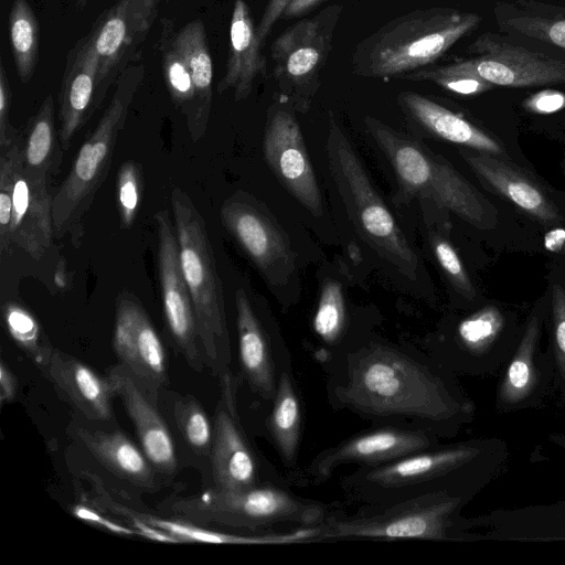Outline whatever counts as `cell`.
<instances>
[{
	"instance_id": "5",
	"label": "cell",
	"mask_w": 565,
	"mask_h": 565,
	"mask_svg": "<svg viewBox=\"0 0 565 565\" xmlns=\"http://www.w3.org/2000/svg\"><path fill=\"white\" fill-rule=\"evenodd\" d=\"M180 264L196 316L205 366L220 376L231 370L232 351L222 284L203 216L180 188L171 192Z\"/></svg>"
},
{
	"instance_id": "33",
	"label": "cell",
	"mask_w": 565,
	"mask_h": 565,
	"mask_svg": "<svg viewBox=\"0 0 565 565\" xmlns=\"http://www.w3.org/2000/svg\"><path fill=\"white\" fill-rule=\"evenodd\" d=\"M54 102L49 94L39 110L29 119L22 139V167L33 180L47 183L58 173L63 147L55 126Z\"/></svg>"
},
{
	"instance_id": "16",
	"label": "cell",
	"mask_w": 565,
	"mask_h": 565,
	"mask_svg": "<svg viewBox=\"0 0 565 565\" xmlns=\"http://www.w3.org/2000/svg\"><path fill=\"white\" fill-rule=\"evenodd\" d=\"M158 3L159 0H119L94 22L89 35L98 56L104 96L128 64L140 58L138 49L158 15Z\"/></svg>"
},
{
	"instance_id": "47",
	"label": "cell",
	"mask_w": 565,
	"mask_h": 565,
	"mask_svg": "<svg viewBox=\"0 0 565 565\" xmlns=\"http://www.w3.org/2000/svg\"><path fill=\"white\" fill-rule=\"evenodd\" d=\"M290 0H269L263 17L256 26V34L260 43L269 35L274 24L281 18L284 10Z\"/></svg>"
},
{
	"instance_id": "40",
	"label": "cell",
	"mask_w": 565,
	"mask_h": 565,
	"mask_svg": "<svg viewBox=\"0 0 565 565\" xmlns=\"http://www.w3.org/2000/svg\"><path fill=\"white\" fill-rule=\"evenodd\" d=\"M142 199V174L134 160L124 162L117 177V206L121 228H129L138 214Z\"/></svg>"
},
{
	"instance_id": "45",
	"label": "cell",
	"mask_w": 565,
	"mask_h": 565,
	"mask_svg": "<svg viewBox=\"0 0 565 565\" xmlns=\"http://www.w3.org/2000/svg\"><path fill=\"white\" fill-rule=\"evenodd\" d=\"M12 92L3 63L0 64V148L10 145L19 135L9 121Z\"/></svg>"
},
{
	"instance_id": "30",
	"label": "cell",
	"mask_w": 565,
	"mask_h": 565,
	"mask_svg": "<svg viewBox=\"0 0 565 565\" xmlns=\"http://www.w3.org/2000/svg\"><path fill=\"white\" fill-rule=\"evenodd\" d=\"M493 13L503 33L565 53L564 7L535 0L501 1Z\"/></svg>"
},
{
	"instance_id": "35",
	"label": "cell",
	"mask_w": 565,
	"mask_h": 565,
	"mask_svg": "<svg viewBox=\"0 0 565 565\" xmlns=\"http://www.w3.org/2000/svg\"><path fill=\"white\" fill-rule=\"evenodd\" d=\"M9 36L17 73L29 83L39 61V23L26 0H13L9 19Z\"/></svg>"
},
{
	"instance_id": "25",
	"label": "cell",
	"mask_w": 565,
	"mask_h": 565,
	"mask_svg": "<svg viewBox=\"0 0 565 565\" xmlns=\"http://www.w3.org/2000/svg\"><path fill=\"white\" fill-rule=\"evenodd\" d=\"M40 371L78 415L93 422H113V398L117 396L107 375L56 348Z\"/></svg>"
},
{
	"instance_id": "38",
	"label": "cell",
	"mask_w": 565,
	"mask_h": 565,
	"mask_svg": "<svg viewBox=\"0 0 565 565\" xmlns=\"http://www.w3.org/2000/svg\"><path fill=\"white\" fill-rule=\"evenodd\" d=\"M348 318L341 285L335 280L323 284L313 315L312 328L320 341L330 349L343 344ZM331 352V351H330Z\"/></svg>"
},
{
	"instance_id": "28",
	"label": "cell",
	"mask_w": 565,
	"mask_h": 565,
	"mask_svg": "<svg viewBox=\"0 0 565 565\" xmlns=\"http://www.w3.org/2000/svg\"><path fill=\"white\" fill-rule=\"evenodd\" d=\"M260 45L248 4L245 0H236L231 18L226 70L217 85L218 93L233 89L236 102L248 97L256 77L266 73Z\"/></svg>"
},
{
	"instance_id": "10",
	"label": "cell",
	"mask_w": 565,
	"mask_h": 565,
	"mask_svg": "<svg viewBox=\"0 0 565 565\" xmlns=\"http://www.w3.org/2000/svg\"><path fill=\"white\" fill-rule=\"evenodd\" d=\"M342 7L332 4L285 30L271 45L274 78L281 102L306 113L320 86Z\"/></svg>"
},
{
	"instance_id": "31",
	"label": "cell",
	"mask_w": 565,
	"mask_h": 565,
	"mask_svg": "<svg viewBox=\"0 0 565 565\" xmlns=\"http://www.w3.org/2000/svg\"><path fill=\"white\" fill-rule=\"evenodd\" d=\"M302 419L301 396L290 366L280 372L265 420L269 439L284 467L289 470L298 469Z\"/></svg>"
},
{
	"instance_id": "14",
	"label": "cell",
	"mask_w": 565,
	"mask_h": 565,
	"mask_svg": "<svg viewBox=\"0 0 565 565\" xmlns=\"http://www.w3.org/2000/svg\"><path fill=\"white\" fill-rule=\"evenodd\" d=\"M158 228V270L166 324L170 338L189 366L205 367L192 299L183 277L174 224L167 210L154 214Z\"/></svg>"
},
{
	"instance_id": "7",
	"label": "cell",
	"mask_w": 565,
	"mask_h": 565,
	"mask_svg": "<svg viewBox=\"0 0 565 565\" xmlns=\"http://www.w3.org/2000/svg\"><path fill=\"white\" fill-rule=\"evenodd\" d=\"M365 125L405 193L449 210L473 226H493L491 204L443 157L375 118L366 117Z\"/></svg>"
},
{
	"instance_id": "46",
	"label": "cell",
	"mask_w": 565,
	"mask_h": 565,
	"mask_svg": "<svg viewBox=\"0 0 565 565\" xmlns=\"http://www.w3.org/2000/svg\"><path fill=\"white\" fill-rule=\"evenodd\" d=\"M524 107L534 114L546 115L565 107V94L558 90H541L524 100Z\"/></svg>"
},
{
	"instance_id": "4",
	"label": "cell",
	"mask_w": 565,
	"mask_h": 565,
	"mask_svg": "<svg viewBox=\"0 0 565 565\" xmlns=\"http://www.w3.org/2000/svg\"><path fill=\"white\" fill-rule=\"evenodd\" d=\"M482 451L475 441L438 444L385 465L356 468L343 476L339 486L348 499L362 507L440 492L463 497V487Z\"/></svg>"
},
{
	"instance_id": "37",
	"label": "cell",
	"mask_w": 565,
	"mask_h": 565,
	"mask_svg": "<svg viewBox=\"0 0 565 565\" xmlns=\"http://www.w3.org/2000/svg\"><path fill=\"white\" fill-rule=\"evenodd\" d=\"M8 333L39 370L50 361L55 348L42 330L36 318L23 306L8 301L2 306Z\"/></svg>"
},
{
	"instance_id": "9",
	"label": "cell",
	"mask_w": 565,
	"mask_h": 565,
	"mask_svg": "<svg viewBox=\"0 0 565 565\" xmlns=\"http://www.w3.org/2000/svg\"><path fill=\"white\" fill-rule=\"evenodd\" d=\"M463 501L465 497L440 492L363 505L352 514L337 509L321 524L322 541L456 540Z\"/></svg>"
},
{
	"instance_id": "18",
	"label": "cell",
	"mask_w": 565,
	"mask_h": 565,
	"mask_svg": "<svg viewBox=\"0 0 565 565\" xmlns=\"http://www.w3.org/2000/svg\"><path fill=\"white\" fill-rule=\"evenodd\" d=\"M268 167L287 191L310 213L320 216L322 196L302 132L291 110L274 105L264 136Z\"/></svg>"
},
{
	"instance_id": "3",
	"label": "cell",
	"mask_w": 565,
	"mask_h": 565,
	"mask_svg": "<svg viewBox=\"0 0 565 565\" xmlns=\"http://www.w3.org/2000/svg\"><path fill=\"white\" fill-rule=\"evenodd\" d=\"M478 13L454 8H430L394 19L362 41L353 56L359 75L402 77L425 68L476 30Z\"/></svg>"
},
{
	"instance_id": "6",
	"label": "cell",
	"mask_w": 565,
	"mask_h": 565,
	"mask_svg": "<svg viewBox=\"0 0 565 565\" xmlns=\"http://www.w3.org/2000/svg\"><path fill=\"white\" fill-rule=\"evenodd\" d=\"M142 76V65L128 66L120 74L107 108L53 195L54 236H68L75 247L82 243L87 213L108 174L118 135Z\"/></svg>"
},
{
	"instance_id": "13",
	"label": "cell",
	"mask_w": 565,
	"mask_h": 565,
	"mask_svg": "<svg viewBox=\"0 0 565 565\" xmlns=\"http://www.w3.org/2000/svg\"><path fill=\"white\" fill-rule=\"evenodd\" d=\"M438 444L439 436L433 431L381 424L318 452L300 478L321 484L343 466L377 467Z\"/></svg>"
},
{
	"instance_id": "49",
	"label": "cell",
	"mask_w": 565,
	"mask_h": 565,
	"mask_svg": "<svg viewBox=\"0 0 565 565\" xmlns=\"http://www.w3.org/2000/svg\"><path fill=\"white\" fill-rule=\"evenodd\" d=\"M323 0H290L280 19H294L311 11Z\"/></svg>"
},
{
	"instance_id": "8",
	"label": "cell",
	"mask_w": 565,
	"mask_h": 565,
	"mask_svg": "<svg viewBox=\"0 0 565 565\" xmlns=\"http://www.w3.org/2000/svg\"><path fill=\"white\" fill-rule=\"evenodd\" d=\"M328 166L348 215L359 235L384 260L415 278L419 259L379 195L343 130L332 119L326 143Z\"/></svg>"
},
{
	"instance_id": "19",
	"label": "cell",
	"mask_w": 565,
	"mask_h": 565,
	"mask_svg": "<svg viewBox=\"0 0 565 565\" xmlns=\"http://www.w3.org/2000/svg\"><path fill=\"white\" fill-rule=\"evenodd\" d=\"M235 309L242 379L258 399L270 404L280 372L291 366L288 351L273 340L244 289L235 294Z\"/></svg>"
},
{
	"instance_id": "42",
	"label": "cell",
	"mask_w": 565,
	"mask_h": 565,
	"mask_svg": "<svg viewBox=\"0 0 565 565\" xmlns=\"http://www.w3.org/2000/svg\"><path fill=\"white\" fill-rule=\"evenodd\" d=\"M12 142L4 148H0V252L2 255L9 254L12 248L10 238L13 183Z\"/></svg>"
},
{
	"instance_id": "23",
	"label": "cell",
	"mask_w": 565,
	"mask_h": 565,
	"mask_svg": "<svg viewBox=\"0 0 565 565\" xmlns=\"http://www.w3.org/2000/svg\"><path fill=\"white\" fill-rule=\"evenodd\" d=\"M99 62L89 33L68 51L58 94V136L67 150L75 135L104 100L98 79Z\"/></svg>"
},
{
	"instance_id": "24",
	"label": "cell",
	"mask_w": 565,
	"mask_h": 565,
	"mask_svg": "<svg viewBox=\"0 0 565 565\" xmlns=\"http://www.w3.org/2000/svg\"><path fill=\"white\" fill-rule=\"evenodd\" d=\"M504 328L501 310L486 306L459 321L450 344L428 348V355L450 372H490L502 363L494 351Z\"/></svg>"
},
{
	"instance_id": "41",
	"label": "cell",
	"mask_w": 565,
	"mask_h": 565,
	"mask_svg": "<svg viewBox=\"0 0 565 565\" xmlns=\"http://www.w3.org/2000/svg\"><path fill=\"white\" fill-rule=\"evenodd\" d=\"M434 255L454 288L468 299H475L473 285L452 245L434 235L430 239Z\"/></svg>"
},
{
	"instance_id": "1",
	"label": "cell",
	"mask_w": 565,
	"mask_h": 565,
	"mask_svg": "<svg viewBox=\"0 0 565 565\" xmlns=\"http://www.w3.org/2000/svg\"><path fill=\"white\" fill-rule=\"evenodd\" d=\"M335 409L383 425L454 435L472 415L451 372L428 354L372 339L322 360Z\"/></svg>"
},
{
	"instance_id": "50",
	"label": "cell",
	"mask_w": 565,
	"mask_h": 565,
	"mask_svg": "<svg viewBox=\"0 0 565 565\" xmlns=\"http://www.w3.org/2000/svg\"><path fill=\"white\" fill-rule=\"evenodd\" d=\"M544 247L551 253H561L565 247V230L561 227L546 232Z\"/></svg>"
},
{
	"instance_id": "39",
	"label": "cell",
	"mask_w": 565,
	"mask_h": 565,
	"mask_svg": "<svg viewBox=\"0 0 565 565\" xmlns=\"http://www.w3.org/2000/svg\"><path fill=\"white\" fill-rule=\"evenodd\" d=\"M401 78L411 81H430L446 90L465 96L479 95L495 87L476 75L455 71L448 65L433 68H420L405 74Z\"/></svg>"
},
{
	"instance_id": "22",
	"label": "cell",
	"mask_w": 565,
	"mask_h": 565,
	"mask_svg": "<svg viewBox=\"0 0 565 565\" xmlns=\"http://www.w3.org/2000/svg\"><path fill=\"white\" fill-rule=\"evenodd\" d=\"M12 214L10 238L34 259H39L51 245L54 236L52 203L53 195L47 183L31 179L22 167V138L12 142Z\"/></svg>"
},
{
	"instance_id": "44",
	"label": "cell",
	"mask_w": 565,
	"mask_h": 565,
	"mask_svg": "<svg viewBox=\"0 0 565 565\" xmlns=\"http://www.w3.org/2000/svg\"><path fill=\"white\" fill-rule=\"evenodd\" d=\"M72 513L98 527V529H103L107 532H110V533H114V534H117V535H121V536H126V537H132V536H139L140 537V534L137 530H135L134 527L129 526L128 524L121 522L120 520L109 515V514H106L99 510H97L96 508L92 507L90 504L84 502V501H81L76 504H74L71 509Z\"/></svg>"
},
{
	"instance_id": "29",
	"label": "cell",
	"mask_w": 565,
	"mask_h": 565,
	"mask_svg": "<svg viewBox=\"0 0 565 565\" xmlns=\"http://www.w3.org/2000/svg\"><path fill=\"white\" fill-rule=\"evenodd\" d=\"M398 103L413 121L436 138L494 156L504 151L479 127L424 95L403 92L398 95Z\"/></svg>"
},
{
	"instance_id": "26",
	"label": "cell",
	"mask_w": 565,
	"mask_h": 565,
	"mask_svg": "<svg viewBox=\"0 0 565 565\" xmlns=\"http://www.w3.org/2000/svg\"><path fill=\"white\" fill-rule=\"evenodd\" d=\"M542 319L533 315L511 356L498 388V405L503 409L529 406L546 388L552 358L539 352Z\"/></svg>"
},
{
	"instance_id": "43",
	"label": "cell",
	"mask_w": 565,
	"mask_h": 565,
	"mask_svg": "<svg viewBox=\"0 0 565 565\" xmlns=\"http://www.w3.org/2000/svg\"><path fill=\"white\" fill-rule=\"evenodd\" d=\"M552 349L553 364L565 393V289L555 284L552 288Z\"/></svg>"
},
{
	"instance_id": "32",
	"label": "cell",
	"mask_w": 565,
	"mask_h": 565,
	"mask_svg": "<svg viewBox=\"0 0 565 565\" xmlns=\"http://www.w3.org/2000/svg\"><path fill=\"white\" fill-rule=\"evenodd\" d=\"M173 41L189 66L195 86V109L188 126L191 139L196 142L205 134L212 108L213 61L205 28L201 21H191L179 31L173 30Z\"/></svg>"
},
{
	"instance_id": "12",
	"label": "cell",
	"mask_w": 565,
	"mask_h": 565,
	"mask_svg": "<svg viewBox=\"0 0 565 565\" xmlns=\"http://www.w3.org/2000/svg\"><path fill=\"white\" fill-rule=\"evenodd\" d=\"M468 52L473 56L448 66L494 86L520 88L565 83L564 58L530 50L499 34H481Z\"/></svg>"
},
{
	"instance_id": "34",
	"label": "cell",
	"mask_w": 565,
	"mask_h": 565,
	"mask_svg": "<svg viewBox=\"0 0 565 565\" xmlns=\"http://www.w3.org/2000/svg\"><path fill=\"white\" fill-rule=\"evenodd\" d=\"M161 26L158 45L166 86L175 108L184 116L188 127L194 116L195 86L186 61L174 44L173 23L168 19H162Z\"/></svg>"
},
{
	"instance_id": "20",
	"label": "cell",
	"mask_w": 565,
	"mask_h": 565,
	"mask_svg": "<svg viewBox=\"0 0 565 565\" xmlns=\"http://www.w3.org/2000/svg\"><path fill=\"white\" fill-rule=\"evenodd\" d=\"M116 396L132 422L139 445L159 476L172 478L179 470L177 446L169 426L145 386L120 363L107 369Z\"/></svg>"
},
{
	"instance_id": "48",
	"label": "cell",
	"mask_w": 565,
	"mask_h": 565,
	"mask_svg": "<svg viewBox=\"0 0 565 565\" xmlns=\"http://www.w3.org/2000/svg\"><path fill=\"white\" fill-rule=\"evenodd\" d=\"M18 392V381L14 376L13 372L7 365V363L1 360L0 363V401L1 405L8 404L12 402Z\"/></svg>"
},
{
	"instance_id": "15",
	"label": "cell",
	"mask_w": 565,
	"mask_h": 565,
	"mask_svg": "<svg viewBox=\"0 0 565 565\" xmlns=\"http://www.w3.org/2000/svg\"><path fill=\"white\" fill-rule=\"evenodd\" d=\"M221 220L269 285L288 281L295 271L290 245L276 223L249 195L239 192L225 200Z\"/></svg>"
},
{
	"instance_id": "52",
	"label": "cell",
	"mask_w": 565,
	"mask_h": 565,
	"mask_svg": "<svg viewBox=\"0 0 565 565\" xmlns=\"http://www.w3.org/2000/svg\"><path fill=\"white\" fill-rule=\"evenodd\" d=\"M116 1H119V0H116Z\"/></svg>"
},
{
	"instance_id": "27",
	"label": "cell",
	"mask_w": 565,
	"mask_h": 565,
	"mask_svg": "<svg viewBox=\"0 0 565 565\" xmlns=\"http://www.w3.org/2000/svg\"><path fill=\"white\" fill-rule=\"evenodd\" d=\"M462 157L482 182L530 216L545 224L563 218L545 191L513 164L483 152Z\"/></svg>"
},
{
	"instance_id": "2",
	"label": "cell",
	"mask_w": 565,
	"mask_h": 565,
	"mask_svg": "<svg viewBox=\"0 0 565 565\" xmlns=\"http://www.w3.org/2000/svg\"><path fill=\"white\" fill-rule=\"evenodd\" d=\"M162 508L193 523L247 533L320 525L335 510L296 494L286 481H265L242 490L213 487L196 497L166 500Z\"/></svg>"
},
{
	"instance_id": "21",
	"label": "cell",
	"mask_w": 565,
	"mask_h": 565,
	"mask_svg": "<svg viewBox=\"0 0 565 565\" xmlns=\"http://www.w3.org/2000/svg\"><path fill=\"white\" fill-rule=\"evenodd\" d=\"M106 425L107 423L88 420L76 414L70 422L67 433L115 477L141 490L158 491L159 475L141 447L125 431Z\"/></svg>"
},
{
	"instance_id": "11",
	"label": "cell",
	"mask_w": 565,
	"mask_h": 565,
	"mask_svg": "<svg viewBox=\"0 0 565 565\" xmlns=\"http://www.w3.org/2000/svg\"><path fill=\"white\" fill-rule=\"evenodd\" d=\"M220 396L214 412V438L210 456L213 487L242 490L265 481H285L263 460L248 439L238 409L241 380L228 370L217 376Z\"/></svg>"
},
{
	"instance_id": "51",
	"label": "cell",
	"mask_w": 565,
	"mask_h": 565,
	"mask_svg": "<svg viewBox=\"0 0 565 565\" xmlns=\"http://www.w3.org/2000/svg\"><path fill=\"white\" fill-rule=\"evenodd\" d=\"M76 6L78 9H84V7L87 4L88 0H75Z\"/></svg>"
},
{
	"instance_id": "17",
	"label": "cell",
	"mask_w": 565,
	"mask_h": 565,
	"mask_svg": "<svg viewBox=\"0 0 565 565\" xmlns=\"http://www.w3.org/2000/svg\"><path fill=\"white\" fill-rule=\"evenodd\" d=\"M113 349L118 363L159 402L170 383L167 353L147 312L131 295L117 299Z\"/></svg>"
},
{
	"instance_id": "36",
	"label": "cell",
	"mask_w": 565,
	"mask_h": 565,
	"mask_svg": "<svg viewBox=\"0 0 565 565\" xmlns=\"http://www.w3.org/2000/svg\"><path fill=\"white\" fill-rule=\"evenodd\" d=\"M171 414L185 447L200 459L210 461L214 438V422L192 395L173 397Z\"/></svg>"
}]
</instances>
